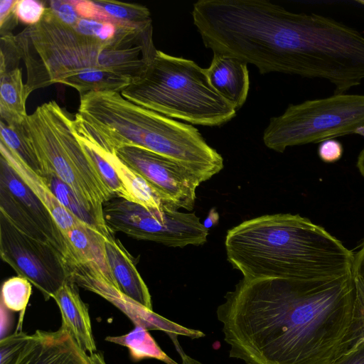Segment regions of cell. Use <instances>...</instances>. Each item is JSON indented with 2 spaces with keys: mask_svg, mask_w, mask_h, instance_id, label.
I'll use <instances>...</instances> for the list:
<instances>
[{
  "mask_svg": "<svg viewBox=\"0 0 364 364\" xmlns=\"http://www.w3.org/2000/svg\"><path fill=\"white\" fill-rule=\"evenodd\" d=\"M353 274L242 278L217 309L230 356L246 364H336L356 345Z\"/></svg>",
  "mask_w": 364,
  "mask_h": 364,
  "instance_id": "obj_1",
  "label": "cell"
},
{
  "mask_svg": "<svg viewBox=\"0 0 364 364\" xmlns=\"http://www.w3.org/2000/svg\"><path fill=\"white\" fill-rule=\"evenodd\" d=\"M228 262L244 279L328 280L352 273L354 253L325 228L298 214L245 220L227 232Z\"/></svg>",
  "mask_w": 364,
  "mask_h": 364,
  "instance_id": "obj_2",
  "label": "cell"
},
{
  "mask_svg": "<svg viewBox=\"0 0 364 364\" xmlns=\"http://www.w3.org/2000/svg\"><path fill=\"white\" fill-rule=\"evenodd\" d=\"M14 39L26 69L28 97L88 70L109 71L134 80L144 73L157 51L151 23L141 27L119 26L116 36L103 41L79 33L49 7L38 23L28 26Z\"/></svg>",
  "mask_w": 364,
  "mask_h": 364,
  "instance_id": "obj_3",
  "label": "cell"
},
{
  "mask_svg": "<svg viewBox=\"0 0 364 364\" xmlns=\"http://www.w3.org/2000/svg\"><path fill=\"white\" fill-rule=\"evenodd\" d=\"M73 127L98 147L114 152L124 145L140 146L181 165L200 183L223 168V159L198 130L139 106L117 92L80 96Z\"/></svg>",
  "mask_w": 364,
  "mask_h": 364,
  "instance_id": "obj_4",
  "label": "cell"
},
{
  "mask_svg": "<svg viewBox=\"0 0 364 364\" xmlns=\"http://www.w3.org/2000/svg\"><path fill=\"white\" fill-rule=\"evenodd\" d=\"M127 100L170 118L218 127L236 115L210 85L204 68L161 50L144 73L121 92Z\"/></svg>",
  "mask_w": 364,
  "mask_h": 364,
  "instance_id": "obj_5",
  "label": "cell"
},
{
  "mask_svg": "<svg viewBox=\"0 0 364 364\" xmlns=\"http://www.w3.org/2000/svg\"><path fill=\"white\" fill-rule=\"evenodd\" d=\"M22 127L43 170L53 171L80 199L104 216V204L115 196L105 186L82 149L70 115L52 100L28 114Z\"/></svg>",
  "mask_w": 364,
  "mask_h": 364,
  "instance_id": "obj_6",
  "label": "cell"
},
{
  "mask_svg": "<svg viewBox=\"0 0 364 364\" xmlns=\"http://www.w3.org/2000/svg\"><path fill=\"white\" fill-rule=\"evenodd\" d=\"M363 127L364 95L333 94L290 105L270 119L262 139L267 147L282 153L289 146L355 134Z\"/></svg>",
  "mask_w": 364,
  "mask_h": 364,
  "instance_id": "obj_7",
  "label": "cell"
},
{
  "mask_svg": "<svg viewBox=\"0 0 364 364\" xmlns=\"http://www.w3.org/2000/svg\"><path fill=\"white\" fill-rule=\"evenodd\" d=\"M105 222L113 232L136 240L152 241L171 247L202 245L209 234L194 213L164 206L150 208L114 196L104 204Z\"/></svg>",
  "mask_w": 364,
  "mask_h": 364,
  "instance_id": "obj_8",
  "label": "cell"
},
{
  "mask_svg": "<svg viewBox=\"0 0 364 364\" xmlns=\"http://www.w3.org/2000/svg\"><path fill=\"white\" fill-rule=\"evenodd\" d=\"M0 255L18 276L27 279L46 300L70 280L68 264L52 245L20 231L0 212Z\"/></svg>",
  "mask_w": 364,
  "mask_h": 364,
  "instance_id": "obj_9",
  "label": "cell"
},
{
  "mask_svg": "<svg viewBox=\"0 0 364 364\" xmlns=\"http://www.w3.org/2000/svg\"><path fill=\"white\" fill-rule=\"evenodd\" d=\"M0 212L24 234L52 245L67 264L73 261L70 246L50 210L2 156Z\"/></svg>",
  "mask_w": 364,
  "mask_h": 364,
  "instance_id": "obj_10",
  "label": "cell"
},
{
  "mask_svg": "<svg viewBox=\"0 0 364 364\" xmlns=\"http://www.w3.org/2000/svg\"><path fill=\"white\" fill-rule=\"evenodd\" d=\"M114 153L165 202L176 209L193 210L200 181L190 171L166 156L137 146L124 145Z\"/></svg>",
  "mask_w": 364,
  "mask_h": 364,
  "instance_id": "obj_11",
  "label": "cell"
},
{
  "mask_svg": "<svg viewBox=\"0 0 364 364\" xmlns=\"http://www.w3.org/2000/svg\"><path fill=\"white\" fill-rule=\"evenodd\" d=\"M70 280L77 286L102 296L122 311L134 324L149 330L164 331L172 341L178 336L199 338L205 334L173 322L132 299L105 279L91 263H75L68 266Z\"/></svg>",
  "mask_w": 364,
  "mask_h": 364,
  "instance_id": "obj_12",
  "label": "cell"
},
{
  "mask_svg": "<svg viewBox=\"0 0 364 364\" xmlns=\"http://www.w3.org/2000/svg\"><path fill=\"white\" fill-rule=\"evenodd\" d=\"M15 364H92L68 331L37 330L29 337Z\"/></svg>",
  "mask_w": 364,
  "mask_h": 364,
  "instance_id": "obj_13",
  "label": "cell"
},
{
  "mask_svg": "<svg viewBox=\"0 0 364 364\" xmlns=\"http://www.w3.org/2000/svg\"><path fill=\"white\" fill-rule=\"evenodd\" d=\"M247 63L233 56L213 53L210 65L204 68L213 87L236 111L245 104L250 80Z\"/></svg>",
  "mask_w": 364,
  "mask_h": 364,
  "instance_id": "obj_14",
  "label": "cell"
},
{
  "mask_svg": "<svg viewBox=\"0 0 364 364\" xmlns=\"http://www.w3.org/2000/svg\"><path fill=\"white\" fill-rule=\"evenodd\" d=\"M53 299L60 311L61 328L88 355L97 352L88 308L81 299L77 285L71 280L67 281Z\"/></svg>",
  "mask_w": 364,
  "mask_h": 364,
  "instance_id": "obj_15",
  "label": "cell"
},
{
  "mask_svg": "<svg viewBox=\"0 0 364 364\" xmlns=\"http://www.w3.org/2000/svg\"><path fill=\"white\" fill-rule=\"evenodd\" d=\"M105 250L118 289L141 305L153 310L149 289L127 249L112 235L105 240Z\"/></svg>",
  "mask_w": 364,
  "mask_h": 364,
  "instance_id": "obj_16",
  "label": "cell"
},
{
  "mask_svg": "<svg viewBox=\"0 0 364 364\" xmlns=\"http://www.w3.org/2000/svg\"><path fill=\"white\" fill-rule=\"evenodd\" d=\"M0 153L36 194L51 213L63 234L84 224L71 215L58 200L42 177L26 165L19 157L0 141Z\"/></svg>",
  "mask_w": 364,
  "mask_h": 364,
  "instance_id": "obj_17",
  "label": "cell"
},
{
  "mask_svg": "<svg viewBox=\"0 0 364 364\" xmlns=\"http://www.w3.org/2000/svg\"><path fill=\"white\" fill-rule=\"evenodd\" d=\"M64 235L73 255V262L68 265L75 263L93 264L105 279L118 289L106 255L105 240L108 237L85 224L73 228Z\"/></svg>",
  "mask_w": 364,
  "mask_h": 364,
  "instance_id": "obj_18",
  "label": "cell"
},
{
  "mask_svg": "<svg viewBox=\"0 0 364 364\" xmlns=\"http://www.w3.org/2000/svg\"><path fill=\"white\" fill-rule=\"evenodd\" d=\"M40 176L59 203L71 215L106 237L113 235L105 222V217L97 213L80 199L75 191L53 171L44 170Z\"/></svg>",
  "mask_w": 364,
  "mask_h": 364,
  "instance_id": "obj_19",
  "label": "cell"
},
{
  "mask_svg": "<svg viewBox=\"0 0 364 364\" xmlns=\"http://www.w3.org/2000/svg\"><path fill=\"white\" fill-rule=\"evenodd\" d=\"M1 121L8 126L20 125L28 116L26 102L28 99L19 68L0 74Z\"/></svg>",
  "mask_w": 364,
  "mask_h": 364,
  "instance_id": "obj_20",
  "label": "cell"
},
{
  "mask_svg": "<svg viewBox=\"0 0 364 364\" xmlns=\"http://www.w3.org/2000/svg\"><path fill=\"white\" fill-rule=\"evenodd\" d=\"M92 143L97 151L112 166L124 186L132 196V202L150 208H161L164 206L175 208L165 202L141 176L123 163L114 151L110 152L104 150L92 141Z\"/></svg>",
  "mask_w": 364,
  "mask_h": 364,
  "instance_id": "obj_21",
  "label": "cell"
},
{
  "mask_svg": "<svg viewBox=\"0 0 364 364\" xmlns=\"http://www.w3.org/2000/svg\"><path fill=\"white\" fill-rule=\"evenodd\" d=\"M132 81L131 77L115 73L88 70L67 77L60 83L75 89L82 96L90 92H121Z\"/></svg>",
  "mask_w": 364,
  "mask_h": 364,
  "instance_id": "obj_22",
  "label": "cell"
},
{
  "mask_svg": "<svg viewBox=\"0 0 364 364\" xmlns=\"http://www.w3.org/2000/svg\"><path fill=\"white\" fill-rule=\"evenodd\" d=\"M105 340L127 347L134 360L154 358L166 364H178L161 349L148 330L142 326H135V328L127 334L107 336Z\"/></svg>",
  "mask_w": 364,
  "mask_h": 364,
  "instance_id": "obj_23",
  "label": "cell"
},
{
  "mask_svg": "<svg viewBox=\"0 0 364 364\" xmlns=\"http://www.w3.org/2000/svg\"><path fill=\"white\" fill-rule=\"evenodd\" d=\"M75 134L85 154L94 166L107 188L117 197L132 202V196L122 183L112 166L97 151L94 144L82 134L75 130Z\"/></svg>",
  "mask_w": 364,
  "mask_h": 364,
  "instance_id": "obj_24",
  "label": "cell"
},
{
  "mask_svg": "<svg viewBox=\"0 0 364 364\" xmlns=\"http://www.w3.org/2000/svg\"><path fill=\"white\" fill-rule=\"evenodd\" d=\"M0 133V141L16 154L26 165L39 175L43 173L42 164L23 132L22 124L10 127L1 121Z\"/></svg>",
  "mask_w": 364,
  "mask_h": 364,
  "instance_id": "obj_25",
  "label": "cell"
},
{
  "mask_svg": "<svg viewBox=\"0 0 364 364\" xmlns=\"http://www.w3.org/2000/svg\"><path fill=\"white\" fill-rule=\"evenodd\" d=\"M94 1L116 25L141 27L151 23L149 10L144 6L116 1L97 0Z\"/></svg>",
  "mask_w": 364,
  "mask_h": 364,
  "instance_id": "obj_26",
  "label": "cell"
},
{
  "mask_svg": "<svg viewBox=\"0 0 364 364\" xmlns=\"http://www.w3.org/2000/svg\"><path fill=\"white\" fill-rule=\"evenodd\" d=\"M31 291V283L27 279L20 276L11 277L2 285V303L11 311H24L28 305Z\"/></svg>",
  "mask_w": 364,
  "mask_h": 364,
  "instance_id": "obj_27",
  "label": "cell"
},
{
  "mask_svg": "<svg viewBox=\"0 0 364 364\" xmlns=\"http://www.w3.org/2000/svg\"><path fill=\"white\" fill-rule=\"evenodd\" d=\"M28 337L29 334L16 331L1 338L0 364H15Z\"/></svg>",
  "mask_w": 364,
  "mask_h": 364,
  "instance_id": "obj_28",
  "label": "cell"
},
{
  "mask_svg": "<svg viewBox=\"0 0 364 364\" xmlns=\"http://www.w3.org/2000/svg\"><path fill=\"white\" fill-rule=\"evenodd\" d=\"M46 6L38 0H17L13 13L18 21L28 26L38 23L43 17Z\"/></svg>",
  "mask_w": 364,
  "mask_h": 364,
  "instance_id": "obj_29",
  "label": "cell"
},
{
  "mask_svg": "<svg viewBox=\"0 0 364 364\" xmlns=\"http://www.w3.org/2000/svg\"><path fill=\"white\" fill-rule=\"evenodd\" d=\"M80 18L105 22L107 14L94 1L69 0Z\"/></svg>",
  "mask_w": 364,
  "mask_h": 364,
  "instance_id": "obj_30",
  "label": "cell"
},
{
  "mask_svg": "<svg viewBox=\"0 0 364 364\" xmlns=\"http://www.w3.org/2000/svg\"><path fill=\"white\" fill-rule=\"evenodd\" d=\"M63 23L74 26L80 18L69 0L50 1L48 6Z\"/></svg>",
  "mask_w": 364,
  "mask_h": 364,
  "instance_id": "obj_31",
  "label": "cell"
},
{
  "mask_svg": "<svg viewBox=\"0 0 364 364\" xmlns=\"http://www.w3.org/2000/svg\"><path fill=\"white\" fill-rule=\"evenodd\" d=\"M343 149L341 142L334 139L321 142L318 149L319 158L326 163H334L343 155Z\"/></svg>",
  "mask_w": 364,
  "mask_h": 364,
  "instance_id": "obj_32",
  "label": "cell"
},
{
  "mask_svg": "<svg viewBox=\"0 0 364 364\" xmlns=\"http://www.w3.org/2000/svg\"><path fill=\"white\" fill-rule=\"evenodd\" d=\"M104 23L105 22H100L92 19L80 18L77 23L73 26L82 35L98 38Z\"/></svg>",
  "mask_w": 364,
  "mask_h": 364,
  "instance_id": "obj_33",
  "label": "cell"
},
{
  "mask_svg": "<svg viewBox=\"0 0 364 364\" xmlns=\"http://www.w3.org/2000/svg\"><path fill=\"white\" fill-rule=\"evenodd\" d=\"M336 364H364V341L350 349Z\"/></svg>",
  "mask_w": 364,
  "mask_h": 364,
  "instance_id": "obj_34",
  "label": "cell"
},
{
  "mask_svg": "<svg viewBox=\"0 0 364 364\" xmlns=\"http://www.w3.org/2000/svg\"><path fill=\"white\" fill-rule=\"evenodd\" d=\"M352 274L355 278L359 279L364 283V240L358 251L354 253Z\"/></svg>",
  "mask_w": 364,
  "mask_h": 364,
  "instance_id": "obj_35",
  "label": "cell"
},
{
  "mask_svg": "<svg viewBox=\"0 0 364 364\" xmlns=\"http://www.w3.org/2000/svg\"><path fill=\"white\" fill-rule=\"evenodd\" d=\"M16 1L17 0L0 1V25L11 16Z\"/></svg>",
  "mask_w": 364,
  "mask_h": 364,
  "instance_id": "obj_36",
  "label": "cell"
},
{
  "mask_svg": "<svg viewBox=\"0 0 364 364\" xmlns=\"http://www.w3.org/2000/svg\"><path fill=\"white\" fill-rule=\"evenodd\" d=\"M181 358V364H203L198 360L188 355L181 347L179 343L174 345Z\"/></svg>",
  "mask_w": 364,
  "mask_h": 364,
  "instance_id": "obj_37",
  "label": "cell"
},
{
  "mask_svg": "<svg viewBox=\"0 0 364 364\" xmlns=\"http://www.w3.org/2000/svg\"><path fill=\"white\" fill-rule=\"evenodd\" d=\"M356 166L361 176L364 178V147L358 154Z\"/></svg>",
  "mask_w": 364,
  "mask_h": 364,
  "instance_id": "obj_38",
  "label": "cell"
},
{
  "mask_svg": "<svg viewBox=\"0 0 364 364\" xmlns=\"http://www.w3.org/2000/svg\"><path fill=\"white\" fill-rule=\"evenodd\" d=\"M92 364H107L103 354L101 352H95L90 355Z\"/></svg>",
  "mask_w": 364,
  "mask_h": 364,
  "instance_id": "obj_39",
  "label": "cell"
},
{
  "mask_svg": "<svg viewBox=\"0 0 364 364\" xmlns=\"http://www.w3.org/2000/svg\"><path fill=\"white\" fill-rule=\"evenodd\" d=\"M355 134H360V135H361V136H364V127L359 128V129L356 131V133H355Z\"/></svg>",
  "mask_w": 364,
  "mask_h": 364,
  "instance_id": "obj_40",
  "label": "cell"
},
{
  "mask_svg": "<svg viewBox=\"0 0 364 364\" xmlns=\"http://www.w3.org/2000/svg\"><path fill=\"white\" fill-rule=\"evenodd\" d=\"M356 2H358V3L360 4L364 5V0H358V1H356Z\"/></svg>",
  "mask_w": 364,
  "mask_h": 364,
  "instance_id": "obj_41",
  "label": "cell"
}]
</instances>
